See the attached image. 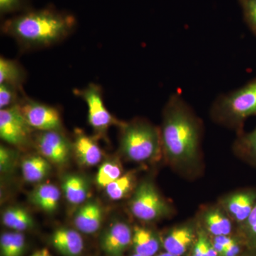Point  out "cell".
I'll use <instances>...</instances> for the list:
<instances>
[{
	"label": "cell",
	"mask_w": 256,
	"mask_h": 256,
	"mask_svg": "<svg viewBox=\"0 0 256 256\" xmlns=\"http://www.w3.org/2000/svg\"><path fill=\"white\" fill-rule=\"evenodd\" d=\"M130 212L142 222H152L169 218L174 208L158 191L151 180H144L136 186L129 202Z\"/></svg>",
	"instance_id": "obj_5"
},
{
	"label": "cell",
	"mask_w": 256,
	"mask_h": 256,
	"mask_svg": "<svg viewBox=\"0 0 256 256\" xmlns=\"http://www.w3.org/2000/svg\"><path fill=\"white\" fill-rule=\"evenodd\" d=\"M248 28L256 36V0H238Z\"/></svg>",
	"instance_id": "obj_29"
},
{
	"label": "cell",
	"mask_w": 256,
	"mask_h": 256,
	"mask_svg": "<svg viewBox=\"0 0 256 256\" xmlns=\"http://www.w3.org/2000/svg\"><path fill=\"white\" fill-rule=\"evenodd\" d=\"M74 92L86 104L89 124L96 132L102 134L112 124H120L106 107L100 86L90 84L84 88L76 89Z\"/></svg>",
	"instance_id": "obj_6"
},
{
	"label": "cell",
	"mask_w": 256,
	"mask_h": 256,
	"mask_svg": "<svg viewBox=\"0 0 256 256\" xmlns=\"http://www.w3.org/2000/svg\"><path fill=\"white\" fill-rule=\"evenodd\" d=\"M32 128L18 106L0 110V138L11 146H22L32 139Z\"/></svg>",
	"instance_id": "obj_8"
},
{
	"label": "cell",
	"mask_w": 256,
	"mask_h": 256,
	"mask_svg": "<svg viewBox=\"0 0 256 256\" xmlns=\"http://www.w3.org/2000/svg\"><path fill=\"white\" fill-rule=\"evenodd\" d=\"M102 208L95 202H89L80 206L74 216V223L79 232L86 234L96 233L102 222Z\"/></svg>",
	"instance_id": "obj_14"
},
{
	"label": "cell",
	"mask_w": 256,
	"mask_h": 256,
	"mask_svg": "<svg viewBox=\"0 0 256 256\" xmlns=\"http://www.w3.org/2000/svg\"><path fill=\"white\" fill-rule=\"evenodd\" d=\"M26 78V70L20 63L3 56L0 58V84H9L23 89Z\"/></svg>",
	"instance_id": "obj_21"
},
{
	"label": "cell",
	"mask_w": 256,
	"mask_h": 256,
	"mask_svg": "<svg viewBox=\"0 0 256 256\" xmlns=\"http://www.w3.org/2000/svg\"><path fill=\"white\" fill-rule=\"evenodd\" d=\"M131 256H142L138 255V254H132V255Z\"/></svg>",
	"instance_id": "obj_35"
},
{
	"label": "cell",
	"mask_w": 256,
	"mask_h": 256,
	"mask_svg": "<svg viewBox=\"0 0 256 256\" xmlns=\"http://www.w3.org/2000/svg\"><path fill=\"white\" fill-rule=\"evenodd\" d=\"M60 198V192L55 185L42 184L32 191L30 200L33 204L47 213L57 210Z\"/></svg>",
	"instance_id": "obj_18"
},
{
	"label": "cell",
	"mask_w": 256,
	"mask_h": 256,
	"mask_svg": "<svg viewBox=\"0 0 256 256\" xmlns=\"http://www.w3.org/2000/svg\"><path fill=\"white\" fill-rule=\"evenodd\" d=\"M24 96L23 89L9 84H0V109L3 110L18 106Z\"/></svg>",
	"instance_id": "obj_27"
},
{
	"label": "cell",
	"mask_w": 256,
	"mask_h": 256,
	"mask_svg": "<svg viewBox=\"0 0 256 256\" xmlns=\"http://www.w3.org/2000/svg\"><path fill=\"white\" fill-rule=\"evenodd\" d=\"M50 162L42 156H32L25 158L22 163L23 178L30 183L44 180L50 171Z\"/></svg>",
	"instance_id": "obj_20"
},
{
	"label": "cell",
	"mask_w": 256,
	"mask_h": 256,
	"mask_svg": "<svg viewBox=\"0 0 256 256\" xmlns=\"http://www.w3.org/2000/svg\"><path fill=\"white\" fill-rule=\"evenodd\" d=\"M18 106L32 129L40 132L62 130V116L60 110L55 107L33 100L26 96Z\"/></svg>",
	"instance_id": "obj_7"
},
{
	"label": "cell",
	"mask_w": 256,
	"mask_h": 256,
	"mask_svg": "<svg viewBox=\"0 0 256 256\" xmlns=\"http://www.w3.org/2000/svg\"><path fill=\"white\" fill-rule=\"evenodd\" d=\"M132 245L134 254L154 256L159 252L161 240L154 230L136 226L132 230Z\"/></svg>",
	"instance_id": "obj_17"
},
{
	"label": "cell",
	"mask_w": 256,
	"mask_h": 256,
	"mask_svg": "<svg viewBox=\"0 0 256 256\" xmlns=\"http://www.w3.org/2000/svg\"><path fill=\"white\" fill-rule=\"evenodd\" d=\"M233 150L236 156L256 168V128L252 132L238 134Z\"/></svg>",
	"instance_id": "obj_22"
},
{
	"label": "cell",
	"mask_w": 256,
	"mask_h": 256,
	"mask_svg": "<svg viewBox=\"0 0 256 256\" xmlns=\"http://www.w3.org/2000/svg\"><path fill=\"white\" fill-rule=\"evenodd\" d=\"M25 248V238L21 232H8L0 238L2 256H22Z\"/></svg>",
	"instance_id": "obj_25"
},
{
	"label": "cell",
	"mask_w": 256,
	"mask_h": 256,
	"mask_svg": "<svg viewBox=\"0 0 256 256\" xmlns=\"http://www.w3.org/2000/svg\"><path fill=\"white\" fill-rule=\"evenodd\" d=\"M50 240L54 247L64 256H79L84 252V239L74 229H57L52 234Z\"/></svg>",
	"instance_id": "obj_15"
},
{
	"label": "cell",
	"mask_w": 256,
	"mask_h": 256,
	"mask_svg": "<svg viewBox=\"0 0 256 256\" xmlns=\"http://www.w3.org/2000/svg\"><path fill=\"white\" fill-rule=\"evenodd\" d=\"M196 218L198 226L213 237L230 236L236 225L218 202L202 207Z\"/></svg>",
	"instance_id": "obj_11"
},
{
	"label": "cell",
	"mask_w": 256,
	"mask_h": 256,
	"mask_svg": "<svg viewBox=\"0 0 256 256\" xmlns=\"http://www.w3.org/2000/svg\"><path fill=\"white\" fill-rule=\"evenodd\" d=\"M31 256H52L50 252L46 248L41 249L37 250L34 254H32Z\"/></svg>",
	"instance_id": "obj_32"
},
{
	"label": "cell",
	"mask_w": 256,
	"mask_h": 256,
	"mask_svg": "<svg viewBox=\"0 0 256 256\" xmlns=\"http://www.w3.org/2000/svg\"><path fill=\"white\" fill-rule=\"evenodd\" d=\"M210 116L216 124L234 130L238 134L244 132L246 120L256 116V78L218 96L210 107Z\"/></svg>",
	"instance_id": "obj_4"
},
{
	"label": "cell",
	"mask_w": 256,
	"mask_h": 256,
	"mask_svg": "<svg viewBox=\"0 0 256 256\" xmlns=\"http://www.w3.org/2000/svg\"><path fill=\"white\" fill-rule=\"evenodd\" d=\"M37 149L50 163L63 164L68 162L73 146L60 130L42 131L36 138Z\"/></svg>",
	"instance_id": "obj_10"
},
{
	"label": "cell",
	"mask_w": 256,
	"mask_h": 256,
	"mask_svg": "<svg viewBox=\"0 0 256 256\" xmlns=\"http://www.w3.org/2000/svg\"><path fill=\"white\" fill-rule=\"evenodd\" d=\"M72 146L79 161L86 166H95L102 159V153L100 146L94 138L84 132L76 133Z\"/></svg>",
	"instance_id": "obj_16"
},
{
	"label": "cell",
	"mask_w": 256,
	"mask_h": 256,
	"mask_svg": "<svg viewBox=\"0 0 256 256\" xmlns=\"http://www.w3.org/2000/svg\"><path fill=\"white\" fill-rule=\"evenodd\" d=\"M160 129L162 156L176 172L196 178L202 171L203 124L180 94L170 96Z\"/></svg>",
	"instance_id": "obj_1"
},
{
	"label": "cell",
	"mask_w": 256,
	"mask_h": 256,
	"mask_svg": "<svg viewBox=\"0 0 256 256\" xmlns=\"http://www.w3.org/2000/svg\"><path fill=\"white\" fill-rule=\"evenodd\" d=\"M76 26L73 15L50 8L28 11L3 23L5 34L25 50L47 48L72 34Z\"/></svg>",
	"instance_id": "obj_2"
},
{
	"label": "cell",
	"mask_w": 256,
	"mask_h": 256,
	"mask_svg": "<svg viewBox=\"0 0 256 256\" xmlns=\"http://www.w3.org/2000/svg\"><path fill=\"white\" fill-rule=\"evenodd\" d=\"M136 174L132 172L122 174L120 178L106 188V194L110 200H120L136 188Z\"/></svg>",
	"instance_id": "obj_24"
},
{
	"label": "cell",
	"mask_w": 256,
	"mask_h": 256,
	"mask_svg": "<svg viewBox=\"0 0 256 256\" xmlns=\"http://www.w3.org/2000/svg\"><path fill=\"white\" fill-rule=\"evenodd\" d=\"M158 256H173L172 254H170V252H162V254H160V255H158Z\"/></svg>",
	"instance_id": "obj_34"
},
{
	"label": "cell",
	"mask_w": 256,
	"mask_h": 256,
	"mask_svg": "<svg viewBox=\"0 0 256 256\" xmlns=\"http://www.w3.org/2000/svg\"><path fill=\"white\" fill-rule=\"evenodd\" d=\"M198 225L196 220L175 226L162 240L165 252L174 256H183L193 246L197 238Z\"/></svg>",
	"instance_id": "obj_12"
},
{
	"label": "cell",
	"mask_w": 256,
	"mask_h": 256,
	"mask_svg": "<svg viewBox=\"0 0 256 256\" xmlns=\"http://www.w3.org/2000/svg\"><path fill=\"white\" fill-rule=\"evenodd\" d=\"M2 223L15 232H21L32 228L34 220L28 210L22 207L13 206L4 210L2 214Z\"/></svg>",
	"instance_id": "obj_23"
},
{
	"label": "cell",
	"mask_w": 256,
	"mask_h": 256,
	"mask_svg": "<svg viewBox=\"0 0 256 256\" xmlns=\"http://www.w3.org/2000/svg\"><path fill=\"white\" fill-rule=\"evenodd\" d=\"M132 230L126 222H116L102 234L100 245L109 256H121L132 244Z\"/></svg>",
	"instance_id": "obj_13"
},
{
	"label": "cell",
	"mask_w": 256,
	"mask_h": 256,
	"mask_svg": "<svg viewBox=\"0 0 256 256\" xmlns=\"http://www.w3.org/2000/svg\"><path fill=\"white\" fill-rule=\"evenodd\" d=\"M15 159V152L6 146L0 148V168L2 172H9L12 166Z\"/></svg>",
	"instance_id": "obj_30"
},
{
	"label": "cell",
	"mask_w": 256,
	"mask_h": 256,
	"mask_svg": "<svg viewBox=\"0 0 256 256\" xmlns=\"http://www.w3.org/2000/svg\"><path fill=\"white\" fill-rule=\"evenodd\" d=\"M122 168L117 162L108 161L101 164L96 175V182L101 188H106L122 176Z\"/></svg>",
	"instance_id": "obj_26"
},
{
	"label": "cell",
	"mask_w": 256,
	"mask_h": 256,
	"mask_svg": "<svg viewBox=\"0 0 256 256\" xmlns=\"http://www.w3.org/2000/svg\"><path fill=\"white\" fill-rule=\"evenodd\" d=\"M247 248L256 250V204L245 223L237 228Z\"/></svg>",
	"instance_id": "obj_28"
},
{
	"label": "cell",
	"mask_w": 256,
	"mask_h": 256,
	"mask_svg": "<svg viewBox=\"0 0 256 256\" xmlns=\"http://www.w3.org/2000/svg\"><path fill=\"white\" fill-rule=\"evenodd\" d=\"M242 256H256V250L247 248V252H244Z\"/></svg>",
	"instance_id": "obj_33"
},
{
	"label": "cell",
	"mask_w": 256,
	"mask_h": 256,
	"mask_svg": "<svg viewBox=\"0 0 256 256\" xmlns=\"http://www.w3.org/2000/svg\"><path fill=\"white\" fill-rule=\"evenodd\" d=\"M120 126V150L126 159L152 162L163 156L160 128L141 118L121 122Z\"/></svg>",
	"instance_id": "obj_3"
},
{
	"label": "cell",
	"mask_w": 256,
	"mask_h": 256,
	"mask_svg": "<svg viewBox=\"0 0 256 256\" xmlns=\"http://www.w3.org/2000/svg\"><path fill=\"white\" fill-rule=\"evenodd\" d=\"M62 188L69 203L74 205L84 203L88 195L89 188L86 180L78 174L65 176L62 182Z\"/></svg>",
	"instance_id": "obj_19"
},
{
	"label": "cell",
	"mask_w": 256,
	"mask_h": 256,
	"mask_svg": "<svg viewBox=\"0 0 256 256\" xmlns=\"http://www.w3.org/2000/svg\"><path fill=\"white\" fill-rule=\"evenodd\" d=\"M25 4L26 0H0V12L5 14L20 11Z\"/></svg>",
	"instance_id": "obj_31"
},
{
	"label": "cell",
	"mask_w": 256,
	"mask_h": 256,
	"mask_svg": "<svg viewBox=\"0 0 256 256\" xmlns=\"http://www.w3.org/2000/svg\"><path fill=\"white\" fill-rule=\"evenodd\" d=\"M218 203L223 207L237 228L245 223L256 204V188H240L220 197Z\"/></svg>",
	"instance_id": "obj_9"
}]
</instances>
